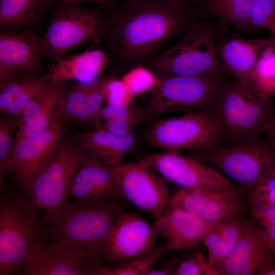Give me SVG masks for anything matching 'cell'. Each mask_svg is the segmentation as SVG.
Masks as SVG:
<instances>
[{
	"instance_id": "5b68a950",
	"label": "cell",
	"mask_w": 275,
	"mask_h": 275,
	"mask_svg": "<svg viewBox=\"0 0 275 275\" xmlns=\"http://www.w3.org/2000/svg\"><path fill=\"white\" fill-rule=\"evenodd\" d=\"M89 155L74 137H64L22 191L43 220L50 217L68 202L71 181Z\"/></svg>"
},
{
	"instance_id": "7bdbcfd3",
	"label": "cell",
	"mask_w": 275,
	"mask_h": 275,
	"mask_svg": "<svg viewBox=\"0 0 275 275\" xmlns=\"http://www.w3.org/2000/svg\"><path fill=\"white\" fill-rule=\"evenodd\" d=\"M179 262L178 259H173L169 261L161 269L151 270L147 275H175V270Z\"/></svg>"
},
{
	"instance_id": "e575fe53",
	"label": "cell",
	"mask_w": 275,
	"mask_h": 275,
	"mask_svg": "<svg viewBox=\"0 0 275 275\" xmlns=\"http://www.w3.org/2000/svg\"><path fill=\"white\" fill-rule=\"evenodd\" d=\"M48 80L47 74L29 78L24 89L7 107L4 114L21 116L25 106L37 96Z\"/></svg>"
},
{
	"instance_id": "9a60e30c",
	"label": "cell",
	"mask_w": 275,
	"mask_h": 275,
	"mask_svg": "<svg viewBox=\"0 0 275 275\" xmlns=\"http://www.w3.org/2000/svg\"><path fill=\"white\" fill-rule=\"evenodd\" d=\"M275 269V251L262 230L242 217L236 245L220 270L221 275H266Z\"/></svg>"
},
{
	"instance_id": "b9f144b4",
	"label": "cell",
	"mask_w": 275,
	"mask_h": 275,
	"mask_svg": "<svg viewBox=\"0 0 275 275\" xmlns=\"http://www.w3.org/2000/svg\"><path fill=\"white\" fill-rule=\"evenodd\" d=\"M223 220L215 224L204 239L203 243L207 250L208 254L213 251L218 243L222 231Z\"/></svg>"
},
{
	"instance_id": "ac0fdd59",
	"label": "cell",
	"mask_w": 275,
	"mask_h": 275,
	"mask_svg": "<svg viewBox=\"0 0 275 275\" xmlns=\"http://www.w3.org/2000/svg\"><path fill=\"white\" fill-rule=\"evenodd\" d=\"M68 197L84 201L120 200L114 167L89 153L71 181Z\"/></svg>"
},
{
	"instance_id": "d6a6232c",
	"label": "cell",
	"mask_w": 275,
	"mask_h": 275,
	"mask_svg": "<svg viewBox=\"0 0 275 275\" xmlns=\"http://www.w3.org/2000/svg\"><path fill=\"white\" fill-rule=\"evenodd\" d=\"M121 79L135 95L151 92L159 83L157 74L142 66L128 71Z\"/></svg>"
},
{
	"instance_id": "c3c4849f",
	"label": "cell",
	"mask_w": 275,
	"mask_h": 275,
	"mask_svg": "<svg viewBox=\"0 0 275 275\" xmlns=\"http://www.w3.org/2000/svg\"><path fill=\"white\" fill-rule=\"evenodd\" d=\"M128 1H133V0H128Z\"/></svg>"
},
{
	"instance_id": "8992f818",
	"label": "cell",
	"mask_w": 275,
	"mask_h": 275,
	"mask_svg": "<svg viewBox=\"0 0 275 275\" xmlns=\"http://www.w3.org/2000/svg\"><path fill=\"white\" fill-rule=\"evenodd\" d=\"M213 104L222 129L233 139L266 134L275 121L270 97L236 80L224 82Z\"/></svg>"
},
{
	"instance_id": "74e56055",
	"label": "cell",
	"mask_w": 275,
	"mask_h": 275,
	"mask_svg": "<svg viewBox=\"0 0 275 275\" xmlns=\"http://www.w3.org/2000/svg\"><path fill=\"white\" fill-rule=\"evenodd\" d=\"M175 275H221L201 253L179 260Z\"/></svg>"
},
{
	"instance_id": "8d00e7d4",
	"label": "cell",
	"mask_w": 275,
	"mask_h": 275,
	"mask_svg": "<svg viewBox=\"0 0 275 275\" xmlns=\"http://www.w3.org/2000/svg\"><path fill=\"white\" fill-rule=\"evenodd\" d=\"M250 207L275 203V168L269 173L247 195Z\"/></svg>"
},
{
	"instance_id": "1f68e13d",
	"label": "cell",
	"mask_w": 275,
	"mask_h": 275,
	"mask_svg": "<svg viewBox=\"0 0 275 275\" xmlns=\"http://www.w3.org/2000/svg\"><path fill=\"white\" fill-rule=\"evenodd\" d=\"M250 23L251 31L265 30L275 35V0H254Z\"/></svg>"
},
{
	"instance_id": "7a4b0ae2",
	"label": "cell",
	"mask_w": 275,
	"mask_h": 275,
	"mask_svg": "<svg viewBox=\"0 0 275 275\" xmlns=\"http://www.w3.org/2000/svg\"><path fill=\"white\" fill-rule=\"evenodd\" d=\"M124 210L120 200L74 199L43 221L52 246L95 263L103 264L102 245L117 217Z\"/></svg>"
},
{
	"instance_id": "4fadbf2b",
	"label": "cell",
	"mask_w": 275,
	"mask_h": 275,
	"mask_svg": "<svg viewBox=\"0 0 275 275\" xmlns=\"http://www.w3.org/2000/svg\"><path fill=\"white\" fill-rule=\"evenodd\" d=\"M158 236L153 225L135 214L123 211L102 245L103 264L110 265L151 253L157 248Z\"/></svg>"
},
{
	"instance_id": "cb8c5ba5",
	"label": "cell",
	"mask_w": 275,
	"mask_h": 275,
	"mask_svg": "<svg viewBox=\"0 0 275 275\" xmlns=\"http://www.w3.org/2000/svg\"><path fill=\"white\" fill-rule=\"evenodd\" d=\"M74 137L89 154L110 166L120 164L135 143L132 131L119 135L107 130L95 129L84 131Z\"/></svg>"
},
{
	"instance_id": "3957f363",
	"label": "cell",
	"mask_w": 275,
	"mask_h": 275,
	"mask_svg": "<svg viewBox=\"0 0 275 275\" xmlns=\"http://www.w3.org/2000/svg\"><path fill=\"white\" fill-rule=\"evenodd\" d=\"M38 213L20 190L2 188L0 275L17 274L25 262L49 244L43 219Z\"/></svg>"
},
{
	"instance_id": "6da1fadb",
	"label": "cell",
	"mask_w": 275,
	"mask_h": 275,
	"mask_svg": "<svg viewBox=\"0 0 275 275\" xmlns=\"http://www.w3.org/2000/svg\"><path fill=\"white\" fill-rule=\"evenodd\" d=\"M197 16L190 5L162 0H127L111 14L104 15L101 39L120 63H138L149 60L179 36Z\"/></svg>"
},
{
	"instance_id": "484cf974",
	"label": "cell",
	"mask_w": 275,
	"mask_h": 275,
	"mask_svg": "<svg viewBox=\"0 0 275 275\" xmlns=\"http://www.w3.org/2000/svg\"><path fill=\"white\" fill-rule=\"evenodd\" d=\"M147 120L144 107L129 105L107 104L101 107L90 120L96 129L123 135Z\"/></svg>"
},
{
	"instance_id": "52a82bcc",
	"label": "cell",
	"mask_w": 275,
	"mask_h": 275,
	"mask_svg": "<svg viewBox=\"0 0 275 275\" xmlns=\"http://www.w3.org/2000/svg\"><path fill=\"white\" fill-rule=\"evenodd\" d=\"M229 147L204 150L197 159L223 172L248 194L275 168V145L258 135Z\"/></svg>"
},
{
	"instance_id": "30bf717a",
	"label": "cell",
	"mask_w": 275,
	"mask_h": 275,
	"mask_svg": "<svg viewBox=\"0 0 275 275\" xmlns=\"http://www.w3.org/2000/svg\"><path fill=\"white\" fill-rule=\"evenodd\" d=\"M223 129L214 115L204 109L161 120L145 133L148 142L166 153L215 148Z\"/></svg>"
},
{
	"instance_id": "836d02e7",
	"label": "cell",
	"mask_w": 275,
	"mask_h": 275,
	"mask_svg": "<svg viewBox=\"0 0 275 275\" xmlns=\"http://www.w3.org/2000/svg\"><path fill=\"white\" fill-rule=\"evenodd\" d=\"M109 78V77L105 76L98 78L93 81L92 87L74 120L80 123L90 121L101 108L104 99V87Z\"/></svg>"
},
{
	"instance_id": "7402d4cb",
	"label": "cell",
	"mask_w": 275,
	"mask_h": 275,
	"mask_svg": "<svg viewBox=\"0 0 275 275\" xmlns=\"http://www.w3.org/2000/svg\"><path fill=\"white\" fill-rule=\"evenodd\" d=\"M95 263L50 244L25 262L17 275H91Z\"/></svg>"
},
{
	"instance_id": "603a6c76",
	"label": "cell",
	"mask_w": 275,
	"mask_h": 275,
	"mask_svg": "<svg viewBox=\"0 0 275 275\" xmlns=\"http://www.w3.org/2000/svg\"><path fill=\"white\" fill-rule=\"evenodd\" d=\"M53 61L48 65L49 82L70 79L89 82L98 78L106 66L107 58L103 51L96 49L63 57Z\"/></svg>"
},
{
	"instance_id": "60d3db41",
	"label": "cell",
	"mask_w": 275,
	"mask_h": 275,
	"mask_svg": "<svg viewBox=\"0 0 275 275\" xmlns=\"http://www.w3.org/2000/svg\"><path fill=\"white\" fill-rule=\"evenodd\" d=\"M30 77H24L0 87V111L4 114L7 107L16 98Z\"/></svg>"
},
{
	"instance_id": "ab89813d",
	"label": "cell",
	"mask_w": 275,
	"mask_h": 275,
	"mask_svg": "<svg viewBox=\"0 0 275 275\" xmlns=\"http://www.w3.org/2000/svg\"><path fill=\"white\" fill-rule=\"evenodd\" d=\"M250 219L260 229L275 225V203L250 207Z\"/></svg>"
},
{
	"instance_id": "8fae6325",
	"label": "cell",
	"mask_w": 275,
	"mask_h": 275,
	"mask_svg": "<svg viewBox=\"0 0 275 275\" xmlns=\"http://www.w3.org/2000/svg\"><path fill=\"white\" fill-rule=\"evenodd\" d=\"M122 198L157 219L169 208L171 197L164 181L143 159L114 166Z\"/></svg>"
},
{
	"instance_id": "f35d334b",
	"label": "cell",
	"mask_w": 275,
	"mask_h": 275,
	"mask_svg": "<svg viewBox=\"0 0 275 275\" xmlns=\"http://www.w3.org/2000/svg\"><path fill=\"white\" fill-rule=\"evenodd\" d=\"M103 93L107 104L129 105L136 95L121 79L110 78L104 85Z\"/></svg>"
},
{
	"instance_id": "277c9868",
	"label": "cell",
	"mask_w": 275,
	"mask_h": 275,
	"mask_svg": "<svg viewBox=\"0 0 275 275\" xmlns=\"http://www.w3.org/2000/svg\"><path fill=\"white\" fill-rule=\"evenodd\" d=\"M219 29L214 24L194 21L176 41L149 62L155 72L196 76L226 71L217 51Z\"/></svg>"
},
{
	"instance_id": "d590c367",
	"label": "cell",
	"mask_w": 275,
	"mask_h": 275,
	"mask_svg": "<svg viewBox=\"0 0 275 275\" xmlns=\"http://www.w3.org/2000/svg\"><path fill=\"white\" fill-rule=\"evenodd\" d=\"M93 81L89 82H78L71 85L68 89L65 106L62 117L66 120H74L84 104L90 91Z\"/></svg>"
},
{
	"instance_id": "5bb4252c",
	"label": "cell",
	"mask_w": 275,
	"mask_h": 275,
	"mask_svg": "<svg viewBox=\"0 0 275 275\" xmlns=\"http://www.w3.org/2000/svg\"><path fill=\"white\" fill-rule=\"evenodd\" d=\"M40 38L35 30L0 34V87L23 77H40Z\"/></svg>"
},
{
	"instance_id": "f1b7e54d",
	"label": "cell",
	"mask_w": 275,
	"mask_h": 275,
	"mask_svg": "<svg viewBox=\"0 0 275 275\" xmlns=\"http://www.w3.org/2000/svg\"><path fill=\"white\" fill-rule=\"evenodd\" d=\"M242 217L233 216L223 220L222 231L218 243L213 251L208 254L209 262L219 272L237 241Z\"/></svg>"
},
{
	"instance_id": "f6af8a7d",
	"label": "cell",
	"mask_w": 275,
	"mask_h": 275,
	"mask_svg": "<svg viewBox=\"0 0 275 275\" xmlns=\"http://www.w3.org/2000/svg\"><path fill=\"white\" fill-rule=\"evenodd\" d=\"M52 2H73L81 3L84 2L93 3L99 4L103 7H109L112 6L114 0H52Z\"/></svg>"
},
{
	"instance_id": "2e32d148",
	"label": "cell",
	"mask_w": 275,
	"mask_h": 275,
	"mask_svg": "<svg viewBox=\"0 0 275 275\" xmlns=\"http://www.w3.org/2000/svg\"><path fill=\"white\" fill-rule=\"evenodd\" d=\"M64 124L60 120L43 131L14 143L12 153V175L22 191L37 171L63 138Z\"/></svg>"
},
{
	"instance_id": "d4e9b609",
	"label": "cell",
	"mask_w": 275,
	"mask_h": 275,
	"mask_svg": "<svg viewBox=\"0 0 275 275\" xmlns=\"http://www.w3.org/2000/svg\"><path fill=\"white\" fill-rule=\"evenodd\" d=\"M52 0H0V32L36 30Z\"/></svg>"
},
{
	"instance_id": "4dcf8cb0",
	"label": "cell",
	"mask_w": 275,
	"mask_h": 275,
	"mask_svg": "<svg viewBox=\"0 0 275 275\" xmlns=\"http://www.w3.org/2000/svg\"><path fill=\"white\" fill-rule=\"evenodd\" d=\"M19 119L1 118L0 122V189L3 187L4 177L12 175V153L15 143L12 132L19 126Z\"/></svg>"
},
{
	"instance_id": "ffe728a7",
	"label": "cell",
	"mask_w": 275,
	"mask_h": 275,
	"mask_svg": "<svg viewBox=\"0 0 275 275\" xmlns=\"http://www.w3.org/2000/svg\"><path fill=\"white\" fill-rule=\"evenodd\" d=\"M216 223L207 222L182 209L169 208L153 224L169 250L195 248L203 243Z\"/></svg>"
},
{
	"instance_id": "bcb514c9",
	"label": "cell",
	"mask_w": 275,
	"mask_h": 275,
	"mask_svg": "<svg viewBox=\"0 0 275 275\" xmlns=\"http://www.w3.org/2000/svg\"><path fill=\"white\" fill-rule=\"evenodd\" d=\"M266 134H267L269 138V140L275 145V121L272 124Z\"/></svg>"
},
{
	"instance_id": "9c48e42d",
	"label": "cell",
	"mask_w": 275,
	"mask_h": 275,
	"mask_svg": "<svg viewBox=\"0 0 275 275\" xmlns=\"http://www.w3.org/2000/svg\"><path fill=\"white\" fill-rule=\"evenodd\" d=\"M223 73L183 76L156 72L159 83L144 107L147 119L172 112L204 109L214 103L224 83Z\"/></svg>"
},
{
	"instance_id": "f546056e",
	"label": "cell",
	"mask_w": 275,
	"mask_h": 275,
	"mask_svg": "<svg viewBox=\"0 0 275 275\" xmlns=\"http://www.w3.org/2000/svg\"><path fill=\"white\" fill-rule=\"evenodd\" d=\"M249 85L262 96L275 95V49L265 53L259 61L251 74Z\"/></svg>"
},
{
	"instance_id": "ee69618b",
	"label": "cell",
	"mask_w": 275,
	"mask_h": 275,
	"mask_svg": "<svg viewBox=\"0 0 275 275\" xmlns=\"http://www.w3.org/2000/svg\"><path fill=\"white\" fill-rule=\"evenodd\" d=\"M260 229L268 244L275 251V225L267 226Z\"/></svg>"
},
{
	"instance_id": "7dc6e473",
	"label": "cell",
	"mask_w": 275,
	"mask_h": 275,
	"mask_svg": "<svg viewBox=\"0 0 275 275\" xmlns=\"http://www.w3.org/2000/svg\"><path fill=\"white\" fill-rule=\"evenodd\" d=\"M162 1L179 4L190 5V4L197 2L199 0H162Z\"/></svg>"
},
{
	"instance_id": "ba28073f",
	"label": "cell",
	"mask_w": 275,
	"mask_h": 275,
	"mask_svg": "<svg viewBox=\"0 0 275 275\" xmlns=\"http://www.w3.org/2000/svg\"><path fill=\"white\" fill-rule=\"evenodd\" d=\"M104 17L81 3L61 2L40 38L42 58L52 61L86 43L102 39Z\"/></svg>"
},
{
	"instance_id": "d6986e66",
	"label": "cell",
	"mask_w": 275,
	"mask_h": 275,
	"mask_svg": "<svg viewBox=\"0 0 275 275\" xmlns=\"http://www.w3.org/2000/svg\"><path fill=\"white\" fill-rule=\"evenodd\" d=\"M67 81H48L21 114L15 143L41 132L59 120L67 94Z\"/></svg>"
},
{
	"instance_id": "7c38bea8",
	"label": "cell",
	"mask_w": 275,
	"mask_h": 275,
	"mask_svg": "<svg viewBox=\"0 0 275 275\" xmlns=\"http://www.w3.org/2000/svg\"><path fill=\"white\" fill-rule=\"evenodd\" d=\"M167 180L182 188H199L215 193H244L213 169L195 158L179 153H152L142 159Z\"/></svg>"
},
{
	"instance_id": "44dd1931",
	"label": "cell",
	"mask_w": 275,
	"mask_h": 275,
	"mask_svg": "<svg viewBox=\"0 0 275 275\" xmlns=\"http://www.w3.org/2000/svg\"><path fill=\"white\" fill-rule=\"evenodd\" d=\"M275 49V35L266 39L231 38L219 43L217 51L227 72L238 82L249 85L251 74L262 56Z\"/></svg>"
},
{
	"instance_id": "83f0119b",
	"label": "cell",
	"mask_w": 275,
	"mask_h": 275,
	"mask_svg": "<svg viewBox=\"0 0 275 275\" xmlns=\"http://www.w3.org/2000/svg\"><path fill=\"white\" fill-rule=\"evenodd\" d=\"M168 250L165 245L146 255L110 265L97 263L91 275H147L156 261Z\"/></svg>"
},
{
	"instance_id": "e0dca14e",
	"label": "cell",
	"mask_w": 275,
	"mask_h": 275,
	"mask_svg": "<svg viewBox=\"0 0 275 275\" xmlns=\"http://www.w3.org/2000/svg\"><path fill=\"white\" fill-rule=\"evenodd\" d=\"M169 208L190 212L203 220L216 223L233 216L250 213V206L230 193H215L199 188H182L171 197Z\"/></svg>"
},
{
	"instance_id": "4316f807",
	"label": "cell",
	"mask_w": 275,
	"mask_h": 275,
	"mask_svg": "<svg viewBox=\"0 0 275 275\" xmlns=\"http://www.w3.org/2000/svg\"><path fill=\"white\" fill-rule=\"evenodd\" d=\"M254 0H203L198 16L216 18L243 31H251L250 16Z\"/></svg>"
}]
</instances>
